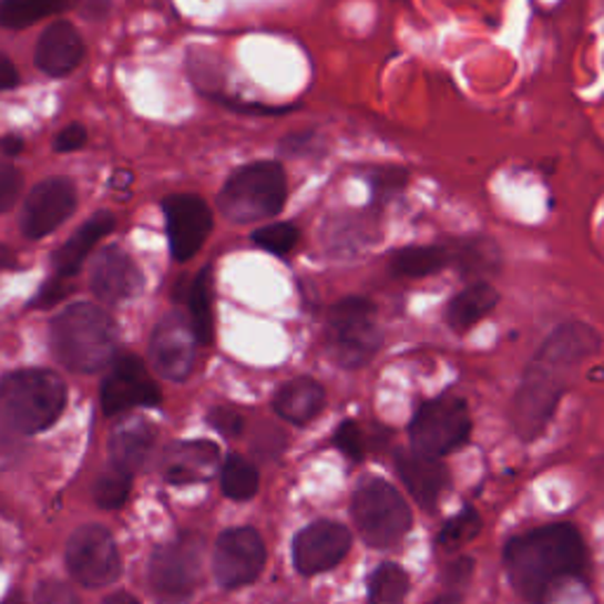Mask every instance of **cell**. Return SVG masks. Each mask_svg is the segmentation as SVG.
<instances>
[{
	"label": "cell",
	"instance_id": "cell-36",
	"mask_svg": "<svg viewBox=\"0 0 604 604\" xmlns=\"http://www.w3.org/2000/svg\"><path fill=\"white\" fill-rule=\"evenodd\" d=\"M20 190L22 173L17 171L10 161H6L3 166H0V208H3V213L12 211L17 198H20Z\"/></svg>",
	"mask_w": 604,
	"mask_h": 604
},
{
	"label": "cell",
	"instance_id": "cell-9",
	"mask_svg": "<svg viewBox=\"0 0 604 604\" xmlns=\"http://www.w3.org/2000/svg\"><path fill=\"white\" fill-rule=\"evenodd\" d=\"M472 432V418L465 399L444 395L426 401L411 420V444L418 453L442 459L463 447Z\"/></svg>",
	"mask_w": 604,
	"mask_h": 604
},
{
	"label": "cell",
	"instance_id": "cell-34",
	"mask_svg": "<svg viewBox=\"0 0 604 604\" xmlns=\"http://www.w3.org/2000/svg\"><path fill=\"white\" fill-rule=\"evenodd\" d=\"M409 185V173L405 168H378L371 177V190H373V201L378 204H388L395 196H399L405 192V187Z\"/></svg>",
	"mask_w": 604,
	"mask_h": 604
},
{
	"label": "cell",
	"instance_id": "cell-48",
	"mask_svg": "<svg viewBox=\"0 0 604 604\" xmlns=\"http://www.w3.org/2000/svg\"><path fill=\"white\" fill-rule=\"evenodd\" d=\"M3 604H24V602H22V597H20V595H10V597H8Z\"/></svg>",
	"mask_w": 604,
	"mask_h": 604
},
{
	"label": "cell",
	"instance_id": "cell-44",
	"mask_svg": "<svg viewBox=\"0 0 604 604\" xmlns=\"http://www.w3.org/2000/svg\"><path fill=\"white\" fill-rule=\"evenodd\" d=\"M81 10L85 17H90V20H100V17L109 12V0H85Z\"/></svg>",
	"mask_w": 604,
	"mask_h": 604
},
{
	"label": "cell",
	"instance_id": "cell-45",
	"mask_svg": "<svg viewBox=\"0 0 604 604\" xmlns=\"http://www.w3.org/2000/svg\"><path fill=\"white\" fill-rule=\"evenodd\" d=\"M24 150V140L20 135H6L3 137V154L8 158H14V156H20V152Z\"/></svg>",
	"mask_w": 604,
	"mask_h": 604
},
{
	"label": "cell",
	"instance_id": "cell-20",
	"mask_svg": "<svg viewBox=\"0 0 604 604\" xmlns=\"http://www.w3.org/2000/svg\"><path fill=\"white\" fill-rule=\"evenodd\" d=\"M397 470L401 482L407 484L411 496L420 503V508L432 512L442 499V491L449 484V472L439 463V459L432 455L413 451H399L397 453Z\"/></svg>",
	"mask_w": 604,
	"mask_h": 604
},
{
	"label": "cell",
	"instance_id": "cell-7",
	"mask_svg": "<svg viewBox=\"0 0 604 604\" xmlns=\"http://www.w3.org/2000/svg\"><path fill=\"white\" fill-rule=\"evenodd\" d=\"M352 518L361 539L373 547H392L411 529V510L407 501L392 484L382 480H369L357 489Z\"/></svg>",
	"mask_w": 604,
	"mask_h": 604
},
{
	"label": "cell",
	"instance_id": "cell-19",
	"mask_svg": "<svg viewBox=\"0 0 604 604\" xmlns=\"http://www.w3.org/2000/svg\"><path fill=\"white\" fill-rule=\"evenodd\" d=\"M83 54L85 45L73 24L54 22L35 43V66L52 79H62L83 62Z\"/></svg>",
	"mask_w": 604,
	"mask_h": 604
},
{
	"label": "cell",
	"instance_id": "cell-22",
	"mask_svg": "<svg viewBox=\"0 0 604 604\" xmlns=\"http://www.w3.org/2000/svg\"><path fill=\"white\" fill-rule=\"evenodd\" d=\"M326 405V392L315 378H293L274 397V409L288 423L305 426Z\"/></svg>",
	"mask_w": 604,
	"mask_h": 604
},
{
	"label": "cell",
	"instance_id": "cell-24",
	"mask_svg": "<svg viewBox=\"0 0 604 604\" xmlns=\"http://www.w3.org/2000/svg\"><path fill=\"white\" fill-rule=\"evenodd\" d=\"M152 447L154 428L142 420H131L112 437V465L135 474L144 465Z\"/></svg>",
	"mask_w": 604,
	"mask_h": 604
},
{
	"label": "cell",
	"instance_id": "cell-37",
	"mask_svg": "<svg viewBox=\"0 0 604 604\" xmlns=\"http://www.w3.org/2000/svg\"><path fill=\"white\" fill-rule=\"evenodd\" d=\"M334 442L345 455H350L352 461L364 459V434H361V430H359V426L355 423V420H345V423L336 430Z\"/></svg>",
	"mask_w": 604,
	"mask_h": 604
},
{
	"label": "cell",
	"instance_id": "cell-39",
	"mask_svg": "<svg viewBox=\"0 0 604 604\" xmlns=\"http://www.w3.org/2000/svg\"><path fill=\"white\" fill-rule=\"evenodd\" d=\"M208 423L219 432L225 434L229 439L239 437L244 432V418L236 413L234 409H227V407H215L208 411Z\"/></svg>",
	"mask_w": 604,
	"mask_h": 604
},
{
	"label": "cell",
	"instance_id": "cell-46",
	"mask_svg": "<svg viewBox=\"0 0 604 604\" xmlns=\"http://www.w3.org/2000/svg\"><path fill=\"white\" fill-rule=\"evenodd\" d=\"M104 604H140L133 595H127V593H114L112 597H106Z\"/></svg>",
	"mask_w": 604,
	"mask_h": 604
},
{
	"label": "cell",
	"instance_id": "cell-27",
	"mask_svg": "<svg viewBox=\"0 0 604 604\" xmlns=\"http://www.w3.org/2000/svg\"><path fill=\"white\" fill-rule=\"evenodd\" d=\"M449 246L453 258L451 265L463 277H484V274H493L501 267V250L487 236H470V239L453 242Z\"/></svg>",
	"mask_w": 604,
	"mask_h": 604
},
{
	"label": "cell",
	"instance_id": "cell-41",
	"mask_svg": "<svg viewBox=\"0 0 604 604\" xmlns=\"http://www.w3.org/2000/svg\"><path fill=\"white\" fill-rule=\"evenodd\" d=\"M85 142H88V131H85V127L81 123H69L66 127H62V131L58 133V137H54L52 146H54V152L69 154V152L83 150Z\"/></svg>",
	"mask_w": 604,
	"mask_h": 604
},
{
	"label": "cell",
	"instance_id": "cell-28",
	"mask_svg": "<svg viewBox=\"0 0 604 604\" xmlns=\"http://www.w3.org/2000/svg\"><path fill=\"white\" fill-rule=\"evenodd\" d=\"M73 0H3L0 3V24L10 31L27 29L50 14L66 10Z\"/></svg>",
	"mask_w": 604,
	"mask_h": 604
},
{
	"label": "cell",
	"instance_id": "cell-31",
	"mask_svg": "<svg viewBox=\"0 0 604 604\" xmlns=\"http://www.w3.org/2000/svg\"><path fill=\"white\" fill-rule=\"evenodd\" d=\"M131 482H133L131 472L109 463V468L100 474V480L95 484V503L104 510L121 508L127 499V493H131Z\"/></svg>",
	"mask_w": 604,
	"mask_h": 604
},
{
	"label": "cell",
	"instance_id": "cell-5",
	"mask_svg": "<svg viewBox=\"0 0 604 604\" xmlns=\"http://www.w3.org/2000/svg\"><path fill=\"white\" fill-rule=\"evenodd\" d=\"M288 196L286 173L277 161H255L236 171L219 190L217 208L236 225L279 215Z\"/></svg>",
	"mask_w": 604,
	"mask_h": 604
},
{
	"label": "cell",
	"instance_id": "cell-4",
	"mask_svg": "<svg viewBox=\"0 0 604 604\" xmlns=\"http://www.w3.org/2000/svg\"><path fill=\"white\" fill-rule=\"evenodd\" d=\"M3 420L17 434L48 430L66 405L64 380L45 369H24L8 373L3 380Z\"/></svg>",
	"mask_w": 604,
	"mask_h": 604
},
{
	"label": "cell",
	"instance_id": "cell-14",
	"mask_svg": "<svg viewBox=\"0 0 604 604\" xmlns=\"http://www.w3.org/2000/svg\"><path fill=\"white\" fill-rule=\"evenodd\" d=\"M161 405V390L146 366L135 355H123L112 364L102 382V409L106 416H119L137 407Z\"/></svg>",
	"mask_w": 604,
	"mask_h": 604
},
{
	"label": "cell",
	"instance_id": "cell-25",
	"mask_svg": "<svg viewBox=\"0 0 604 604\" xmlns=\"http://www.w3.org/2000/svg\"><path fill=\"white\" fill-rule=\"evenodd\" d=\"M453 263L451 246H407L392 253L390 269L395 277L426 279Z\"/></svg>",
	"mask_w": 604,
	"mask_h": 604
},
{
	"label": "cell",
	"instance_id": "cell-21",
	"mask_svg": "<svg viewBox=\"0 0 604 604\" xmlns=\"http://www.w3.org/2000/svg\"><path fill=\"white\" fill-rule=\"evenodd\" d=\"M114 227H116V217L109 211H102V213L90 217L88 223L76 234H73L69 242H64L58 250H54V255H52L54 277L69 279V277H73V274H79L90 250H93Z\"/></svg>",
	"mask_w": 604,
	"mask_h": 604
},
{
	"label": "cell",
	"instance_id": "cell-47",
	"mask_svg": "<svg viewBox=\"0 0 604 604\" xmlns=\"http://www.w3.org/2000/svg\"><path fill=\"white\" fill-rule=\"evenodd\" d=\"M430 604H463V597H461V595H455V593H451V595H442V597L432 600Z\"/></svg>",
	"mask_w": 604,
	"mask_h": 604
},
{
	"label": "cell",
	"instance_id": "cell-11",
	"mask_svg": "<svg viewBox=\"0 0 604 604\" xmlns=\"http://www.w3.org/2000/svg\"><path fill=\"white\" fill-rule=\"evenodd\" d=\"M267 551L260 534L250 526L227 529L219 534L213 553V572L223 588H242L265 570Z\"/></svg>",
	"mask_w": 604,
	"mask_h": 604
},
{
	"label": "cell",
	"instance_id": "cell-26",
	"mask_svg": "<svg viewBox=\"0 0 604 604\" xmlns=\"http://www.w3.org/2000/svg\"><path fill=\"white\" fill-rule=\"evenodd\" d=\"M187 309L190 321L198 345H211L215 340V288H213V265H206L190 284Z\"/></svg>",
	"mask_w": 604,
	"mask_h": 604
},
{
	"label": "cell",
	"instance_id": "cell-43",
	"mask_svg": "<svg viewBox=\"0 0 604 604\" xmlns=\"http://www.w3.org/2000/svg\"><path fill=\"white\" fill-rule=\"evenodd\" d=\"M20 85V73H17L14 64L10 62V58H0V88L3 90H12Z\"/></svg>",
	"mask_w": 604,
	"mask_h": 604
},
{
	"label": "cell",
	"instance_id": "cell-17",
	"mask_svg": "<svg viewBox=\"0 0 604 604\" xmlns=\"http://www.w3.org/2000/svg\"><path fill=\"white\" fill-rule=\"evenodd\" d=\"M144 286L142 269L121 246H106L100 250L93 265L90 288L102 303L116 305L140 296Z\"/></svg>",
	"mask_w": 604,
	"mask_h": 604
},
{
	"label": "cell",
	"instance_id": "cell-33",
	"mask_svg": "<svg viewBox=\"0 0 604 604\" xmlns=\"http://www.w3.org/2000/svg\"><path fill=\"white\" fill-rule=\"evenodd\" d=\"M300 242V232L290 223H274L253 232V244L274 255H288Z\"/></svg>",
	"mask_w": 604,
	"mask_h": 604
},
{
	"label": "cell",
	"instance_id": "cell-38",
	"mask_svg": "<svg viewBox=\"0 0 604 604\" xmlns=\"http://www.w3.org/2000/svg\"><path fill=\"white\" fill-rule=\"evenodd\" d=\"M33 604H79V597L69 585L60 581H43L39 588H35Z\"/></svg>",
	"mask_w": 604,
	"mask_h": 604
},
{
	"label": "cell",
	"instance_id": "cell-15",
	"mask_svg": "<svg viewBox=\"0 0 604 604\" xmlns=\"http://www.w3.org/2000/svg\"><path fill=\"white\" fill-rule=\"evenodd\" d=\"M196 334L190 317L182 313H168L163 317L150 340V357L154 369L168 380L182 382L190 378L196 355Z\"/></svg>",
	"mask_w": 604,
	"mask_h": 604
},
{
	"label": "cell",
	"instance_id": "cell-10",
	"mask_svg": "<svg viewBox=\"0 0 604 604\" xmlns=\"http://www.w3.org/2000/svg\"><path fill=\"white\" fill-rule=\"evenodd\" d=\"M66 566L85 588L112 585L121 576V555L114 536L98 524L76 529L66 543Z\"/></svg>",
	"mask_w": 604,
	"mask_h": 604
},
{
	"label": "cell",
	"instance_id": "cell-35",
	"mask_svg": "<svg viewBox=\"0 0 604 604\" xmlns=\"http://www.w3.org/2000/svg\"><path fill=\"white\" fill-rule=\"evenodd\" d=\"M321 137L315 131H303V133H293L281 140L279 152L284 156H313L321 152Z\"/></svg>",
	"mask_w": 604,
	"mask_h": 604
},
{
	"label": "cell",
	"instance_id": "cell-6",
	"mask_svg": "<svg viewBox=\"0 0 604 604\" xmlns=\"http://www.w3.org/2000/svg\"><path fill=\"white\" fill-rule=\"evenodd\" d=\"M382 345L376 324V307L366 298H345L336 303L326 319V355L340 369H361Z\"/></svg>",
	"mask_w": 604,
	"mask_h": 604
},
{
	"label": "cell",
	"instance_id": "cell-30",
	"mask_svg": "<svg viewBox=\"0 0 604 604\" xmlns=\"http://www.w3.org/2000/svg\"><path fill=\"white\" fill-rule=\"evenodd\" d=\"M260 487L258 470H255L242 455H229L223 465V491L232 501H248Z\"/></svg>",
	"mask_w": 604,
	"mask_h": 604
},
{
	"label": "cell",
	"instance_id": "cell-40",
	"mask_svg": "<svg viewBox=\"0 0 604 604\" xmlns=\"http://www.w3.org/2000/svg\"><path fill=\"white\" fill-rule=\"evenodd\" d=\"M71 293V286L66 284V279L62 277H52L50 281H45L39 293H35L33 300L29 303L31 307H39V309H48V307H54L60 300H64Z\"/></svg>",
	"mask_w": 604,
	"mask_h": 604
},
{
	"label": "cell",
	"instance_id": "cell-16",
	"mask_svg": "<svg viewBox=\"0 0 604 604\" xmlns=\"http://www.w3.org/2000/svg\"><path fill=\"white\" fill-rule=\"evenodd\" d=\"M352 536L338 522L321 520L305 526L293 541V562L300 574H319L334 570L350 553Z\"/></svg>",
	"mask_w": 604,
	"mask_h": 604
},
{
	"label": "cell",
	"instance_id": "cell-32",
	"mask_svg": "<svg viewBox=\"0 0 604 604\" xmlns=\"http://www.w3.org/2000/svg\"><path fill=\"white\" fill-rule=\"evenodd\" d=\"M480 529H482L480 512L474 508H465L461 515H455L453 520H449L444 524V529L437 536V543L447 547V551H453V547H459V545L468 543L470 539L478 536Z\"/></svg>",
	"mask_w": 604,
	"mask_h": 604
},
{
	"label": "cell",
	"instance_id": "cell-12",
	"mask_svg": "<svg viewBox=\"0 0 604 604\" xmlns=\"http://www.w3.org/2000/svg\"><path fill=\"white\" fill-rule=\"evenodd\" d=\"M79 206L76 185L69 177H48L31 190L24 201L20 229L29 242H41L66 223Z\"/></svg>",
	"mask_w": 604,
	"mask_h": 604
},
{
	"label": "cell",
	"instance_id": "cell-3",
	"mask_svg": "<svg viewBox=\"0 0 604 604\" xmlns=\"http://www.w3.org/2000/svg\"><path fill=\"white\" fill-rule=\"evenodd\" d=\"M119 331L114 319L93 303H76L50 321V347L66 369L98 373L114 361Z\"/></svg>",
	"mask_w": 604,
	"mask_h": 604
},
{
	"label": "cell",
	"instance_id": "cell-23",
	"mask_svg": "<svg viewBox=\"0 0 604 604\" xmlns=\"http://www.w3.org/2000/svg\"><path fill=\"white\" fill-rule=\"evenodd\" d=\"M499 305V290L487 281H472L447 305V324L455 334H465L478 326Z\"/></svg>",
	"mask_w": 604,
	"mask_h": 604
},
{
	"label": "cell",
	"instance_id": "cell-1",
	"mask_svg": "<svg viewBox=\"0 0 604 604\" xmlns=\"http://www.w3.org/2000/svg\"><path fill=\"white\" fill-rule=\"evenodd\" d=\"M600 345L597 328L585 321H564L543 340L526 364L512 401V426L522 442H534L551 426L579 369L600 352Z\"/></svg>",
	"mask_w": 604,
	"mask_h": 604
},
{
	"label": "cell",
	"instance_id": "cell-18",
	"mask_svg": "<svg viewBox=\"0 0 604 604\" xmlns=\"http://www.w3.org/2000/svg\"><path fill=\"white\" fill-rule=\"evenodd\" d=\"M219 465V449L213 442H175L163 453V480L171 484H194L211 480Z\"/></svg>",
	"mask_w": 604,
	"mask_h": 604
},
{
	"label": "cell",
	"instance_id": "cell-2",
	"mask_svg": "<svg viewBox=\"0 0 604 604\" xmlns=\"http://www.w3.org/2000/svg\"><path fill=\"white\" fill-rule=\"evenodd\" d=\"M503 566L510 585L522 600L545 604L562 583L588 574L591 555L576 524L555 522L512 536L505 543Z\"/></svg>",
	"mask_w": 604,
	"mask_h": 604
},
{
	"label": "cell",
	"instance_id": "cell-13",
	"mask_svg": "<svg viewBox=\"0 0 604 604\" xmlns=\"http://www.w3.org/2000/svg\"><path fill=\"white\" fill-rule=\"evenodd\" d=\"M171 253L177 263H187L204 248L213 232V213L196 194H173L163 198Z\"/></svg>",
	"mask_w": 604,
	"mask_h": 604
},
{
	"label": "cell",
	"instance_id": "cell-29",
	"mask_svg": "<svg viewBox=\"0 0 604 604\" xmlns=\"http://www.w3.org/2000/svg\"><path fill=\"white\" fill-rule=\"evenodd\" d=\"M409 593V576L399 564H380L369 581L371 604H405Z\"/></svg>",
	"mask_w": 604,
	"mask_h": 604
},
{
	"label": "cell",
	"instance_id": "cell-8",
	"mask_svg": "<svg viewBox=\"0 0 604 604\" xmlns=\"http://www.w3.org/2000/svg\"><path fill=\"white\" fill-rule=\"evenodd\" d=\"M204 579V541L182 534L150 560V588L161 604L187 602Z\"/></svg>",
	"mask_w": 604,
	"mask_h": 604
},
{
	"label": "cell",
	"instance_id": "cell-42",
	"mask_svg": "<svg viewBox=\"0 0 604 604\" xmlns=\"http://www.w3.org/2000/svg\"><path fill=\"white\" fill-rule=\"evenodd\" d=\"M474 572V562L470 557H461L447 566L444 581L447 585H465Z\"/></svg>",
	"mask_w": 604,
	"mask_h": 604
}]
</instances>
